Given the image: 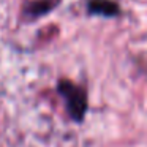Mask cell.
I'll return each instance as SVG.
<instances>
[{
    "mask_svg": "<svg viewBox=\"0 0 147 147\" xmlns=\"http://www.w3.org/2000/svg\"><path fill=\"white\" fill-rule=\"evenodd\" d=\"M57 90L67 103V109L71 119L81 122L87 112V95L82 87L73 84L71 81H60Z\"/></svg>",
    "mask_w": 147,
    "mask_h": 147,
    "instance_id": "6da1fadb",
    "label": "cell"
},
{
    "mask_svg": "<svg viewBox=\"0 0 147 147\" xmlns=\"http://www.w3.org/2000/svg\"><path fill=\"white\" fill-rule=\"evenodd\" d=\"M87 11L89 14H100V16H117L120 8L112 0H89L87 3Z\"/></svg>",
    "mask_w": 147,
    "mask_h": 147,
    "instance_id": "7a4b0ae2",
    "label": "cell"
},
{
    "mask_svg": "<svg viewBox=\"0 0 147 147\" xmlns=\"http://www.w3.org/2000/svg\"><path fill=\"white\" fill-rule=\"evenodd\" d=\"M54 7H55V2H52V0H36V2H32L26 8V14H29L32 18H38L49 13Z\"/></svg>",
    "mask_w": 147,
    "mask_h": 147,
    "instance_id": "3957f363",
    "label": "cell"
}]
</instances>
